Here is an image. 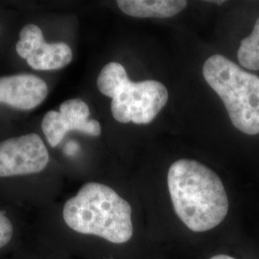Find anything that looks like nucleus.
<instances>
[{"label": "nucleus", "mask_w": 259, "mask_h": 259, "mask_svg": "<svg viewBox=\"0 0 259 259\" xmlns=\"http://www.w3.org/2000/svg\"><path fill=\"white\" fill-rule=\"evenodd\" d=\"M117 7L134 18H173L187 6L185 0H118Z\"/></svg>", "instance_id": "nucleus-8"}, {"label": "nucleus", "mask_w": 259, "mask_h": 259, "mask_svg": "<svg viewBox=\"0 0 259 259\" xmlns=\"http://www.w3.org/2000/svg\"><path fill=\"white\" fill-rule=\"evenodd\" d=\"M96 87L99 93L111 99V116L121 124H149L163 109L169 97L165 85L157 81H131L124 65L117 62L103 66Z\"/></svg>", "instance_id": "nucleus-4"}, {"label": "nucleus", "mask_w": 259, "mask_h": 259, "mask_svg": "<svg viewBox=\"0 0 259 259\" xmlns=\"http://www.w3.org/2000/svg\"><path fill=\"white\" fill-rule=\"evenodd\" d=\"M206 83L217 93L233 126L246 135L259 134V77L222 55L209 57L203 66Z\"/></svg>", "instance_id": "nucleus-5"}, {"label": "nucleus", "mask_w": 259, "mask_h": 259, "mask_svg": "<svg viewBox=\"0 0 259 259\" xmlns=\"http://www.w3.org/2000/svg\"><path fill=\"white\" fill-rule=\"evenodd\" d=\"M14 235V224L12 222L8 211L0 208V249L9 244Z\"/></svg>", "instance_id": "nucleus-11"}, {"label": "nucleus", "mask_w": 259, "mask_h": 259, "mask_svg": "<svg viewBox=\"0 0 259 259\" xmlns=\"http://www.w3.org/2000/svg\"><path fill=\"white\" fill-rule=\"evenodd\" d=\"M208 259H235L232 256L230 255H227V254H217V255H214L212 257Z\"/></svg>", "instance_id": "nucleus-12"}, {"label": "nucleus", "mask_w": 259, "mask_h": 259, "mask_svg": "<svg viewBox=\"0 0 259 259\" xmlns=\"http://www.w3.org/2000/svg\"><path fill=\"white\" fill-rule=\"evenodd\" d=\"M50 80L28 71L0 74V131L19 124L47 101Z\"/></svg>", "instance_id": "nucleus-6"}, {"label": "nucleus", "mask_w": 259, "mask_h": 259, "mask_svg": "<svg viewBox=\"0 0 259 259\" xmlns=\"http://www.w3.org/2000/svg\"><path fill=\"white\" fill-rule=\"evenodd\" d=\"M49 150L55 148L65 135L79 133L87 137L99 138L102 125L92 117L89 104L81 98H70L45 112L35 126Z\"/></svg>", "instance_id": "nucleus-7"}, {"label": "nucleus", "mask_w": 259, "mask_h": 259, "mask_svg": "<svg viewBox=\"0 0 259 259\" xmlns=\"http://www.w3.org/2000/svg\"><path fill=\"white\" fill-rule=\"evenodd\" d=\"M62 216L73 232L124 244L134 234L132 206L109 185L89 182L63 205Z\"/></svg>", "instance_id": "nucleus-2"}, {"label": "nucleus", "mask_w": 259, "mask_h": 259, "mask_svg": "<svg viewBox=\"0 0 259 259\" xmlns=\"http://www.w3.org/2000/svg\"><path fill=\"white\" fill-rule=\"evenodd\" d=\"M61 19L55 13L19 19L3 58L16 71L52 75L70 65L74 58L70 42L63 37Z\"/></svg>", "instance_id": "nucleus-3"}, {"label": "nucleus", "mask_w": 259, "mask_h": 259, "mask_svg": "<svg viewBox=\"0 0 259 259\" xmlns=\"http://www.w3.org/2000/svg\"><path fill=\"white\" fill-rule=\"evenodd\" d=\"M239 64L249 70H259V19L256 20L250 36L241 41L238 49Z\"/></svg>", "instance_id": "nucleus-9"}, {"label": "nucleus", "mask_w": 259, "mask_h": 259, "mask_svg": "<svg viewBox=\"0 0 259 259\" xmlns=\"http://www.w3.org/2000/svg\"><path fill=\"white\" fill-rule=\"evenodd\" d=\"M167 184L177 216L192 232L215 229L229 212V198L221 179L199 161H175L169 168Z\"/></svg>", "instance_id": "nucleus-1"}, {"label": "nucleus", "mask_w": 259, "mask_h": 259, "mask_svg": "<svg viewBox=\"0 0 259 259\" xmlns=\"http://www.w3.org/2000/svg\"><path fill=\"white\" fill-rule=\"evenodd\" d=\"M19 20L15 12L0 6V59L5 55Z\"/></svg>", "instance_id": "nucleus-10"}]
</instances>
